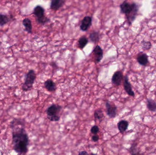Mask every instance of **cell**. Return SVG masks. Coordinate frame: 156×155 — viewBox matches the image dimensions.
Instances as JSON below:
<instances>
[{"label": "cell", "instance_id": "cell-9", "mask_svg": "<svg viewBox=\"0 0 156 155\" xmlns=\"http://www.w3.org/2000/svg\"><path fill=\"white\" fill-rule=\"evenodd\" d=\"M92 18L90 16H85L81 21L80 28L82 31H87L92 25Z\"/></svg>", "mask_w": 156, "mask_h": 155}, {"label": "cell", "instance_id": "cell-20", "mask_svg": "<svg viewBox=\"0 0 156 155\" xmlns=\"http://www.w3.org/2000/svg\"><path fill=\"white\" fill-rule=\"evenodd\" d=\"M95 119L96 120L99 121L101 122L103 120L104 118L103 112L101 109H98L95 111L94 114Z\"/></svg>", "mask_w": 156, "mask_h": 155}, {"label": "cell", "instance_id": "cell-8", "mask_svg": "<svg viewBox=\"0 0 156 155\" xmlns=\"http://www.w3.org/2000/svg\"><path fill=\"white\" fill-rule=\"evenodd\" d=\"M105 107L107 110V114L108 117L111 118H114L116 117L117 107L114 105L111 104L109 102H107L105 103Z\"/></svg>", "mask_w": 156, "mask_h": 155}, {"label": "cell", "instance_id": "cell-14", "mask_svg": "<svg viewBox=\"0 0 156 155\" xmlns=\"http://www.w3.org/2000/svg\"><path fill=\"white\" fill-rule=\"evenodd\" d=\"M137 60L138 63L142 66L147 65V64L148 63V55L146 54L143 53L138 55Z\"/></svg>", "mask_w": 156, "mask_h": 155}, {"label": "cell", "instance_id": "cell-16", "mask_svg": "<svg viewBox=\"0 0 156 155\" xmlns=\"http://www.w3.org/2000/svg\"><path fill=\"white\" fill-rule=\"evenodd\" d=\"M129 151L131 155H144L141 153L138 147V145L136 143L132 144L129 149Z\"/></svg>", "mask_w": 156, "mask_h": 155}, {"label": "cell", "instance_id": "cell-12", "mask_svg": "<svg viewBox=\"0 0 156 155\" xmlns=\"http://www.w3.org/2000/svg\"><path fill=\"white\" fill-rule=\"evenodd\" d=\"M45 88L49 92H55L57 89L56 85L53 80L48 79L44 83Z\"/></svg>", "mask_w": 156, "mask_h": 155}, {"label": "cell", "instance_id": "cell-19", "mask_svg": "<svg viewBox=\"0 0 156 155\" xmlns=\"http://www.w3.org/2000/svg\"><path fill=\"white\" fill-rule=\"evenodd\" d=\"M147 108L149 110L153 112L156 111V102L151 99H147Z\"/></svg>", "mask_w": 156, "mask_h": 155}, {"label": "cell", "instance_id": "cell-25", "mask_svg": "<svg viewBox=\"0 0 156 155\" xmlns=\"http://www.w3.org/2000/svg\"><path fill=\"white\" fill-rule=\"evenodd\" d=\"M78 155H90L88 154V152L85 150H83V151H80Z\"/></svg>", "mask_w": 156, "mask_h": 155}, {"label": "cell", "instance_id": "cell-22", "mask_svg": "<svg viewBox=\"0 0 156 155\" xmlns=\"http://www.w3.org/2000/svg\"><path fill=\"white\" fill-rule=\"evenodd\" d=\"M142 49L143 50H148L151 47V44L150 41H146L143 40L141 43Z\"/></svg>", "mask_w": 156, "mask_h": 155}, {"label": "cell", "instance_id": "cell-15", "mask_svg": "<svg viewBox=\"0 0 156 155\" xmlns=\"http://www.w3.org/2000/svg\"><path fill=\"white\" fill-rule=\"evenodd\" d=\"M129 122L127 121L121 120L118 123V128L120 132L123 133L128 129Z\"/></svg>", "mask_w": 156, "mask_h": 155}, {"label": "cell", "instance_id": "cell-5", "mask_svg": "<svg viewBox=\"0 0 156 155\" xmlns=\"http://www.w3.org/2000/svg\"><path fill=\"white\" fill-rule=\"evenodd\" d=\"M36 79V75L34 70H30L25 76V82L22 86V91L27 92L32 88Z\"/></svg>", "mask_w": 156, "mask_h": 155}, {"label": "cell", "instance_id": "cell-1", "mask_svg": "<svg viewBox=\"0 0 156 155\" xmlns=\"http://www.w3.org/2000/svg\"><path fill=\"white\" fill-rule=\"evenodd\" d=\"M12 129L13 149L18 155H26L28 150V136L24 129V122L22 119L15 118L11 122Z\"/></svg>", "mask_w": 156, "mask_h": 155}, {"label": "cell", "instance_id": "cell-24", "mask_svg": "<svg viewBox=\"0 0 156 155\" xmlns=\"http://www.w3.org/2000/svg\"><path fill=\"white\" fill-rule=\"evenodd\" d=\"M91 139L94 142H97L99 140V136L97 135H93L92 136Z\"/></svg>", "mask_w": 156, "mask_h": 155}, {"label": "cell", "instance_id": "cell-6", "mask_svg": "<svg viewBox=\"0 0 156 155\" xmlns=\"http://www.w3.org/2000/svg\"><path fill=\"white\" fill-rule=\"evenodd\" d=\"M95 61L96 63L101 62L103 58V50L99 45H96L92 51Z\"/></svg>", "mask_w": 156, "mask_h": 155}, {"label": "cell", "instance_id": "cell-7", "mask_svg": "<svg viewBox=\"0 0 156 155\" xmlns=\"http://www.w3.org/2000/svg\"><path fill=\"white\" fill-rule=\"evenodd\" d=\"M124 78L123 74L121 71H117L113 75L111 78V82L115 86H119L121 85Z\"/></svg>", "mask_w": 156, "mask_h": 155}, {"label": "cell", "instance_id": "cell-18", "mask_svg": "<svg viewBox=\"0 0 156 155\" xmlns=\"http://www.w3.org/2000/svg\"><path fill=\"white\" fill-rule=\"evenodd\" d=\"M88 42L89 40L88 38L85 36H83L80 37L78 40V47L81 49H83L88 44Z\"/></svg>", "mask_w": 156, "mask_h": 155}, {"label": "cell", "instance_id": "cell-2", "mask_svg": "<svg viewBox=\"0 0 156 155\" xmlns=\"http://www.w3.org/2000/svg\"><path fill=\"white\" fill-rule=\"evenodd\" d=\"M120 7L121 13L126 15L129 24H132L136 19L138 10V5L135 3L130 4L127 1H124L121 4Z\"/></svg>", "mask_w": 156, "mask_h": 155}, {"label": "cell", "instance_id": "cell-26", "mask_svg": "<svg viewBox=\"0 0 156 155\" xmlns=\"http://www.w3.org/2000/svg\"><path fill=\"white\" fill-rule=\"evenodd\" d=\"M97 155L96 154H94V153H91V155Z\"/></svg>", "mask_w": 156, "mask_h": 155}, {"label": "cell", "instance_id": "cell-4", "mask_svg": "<svg viewBox=\"0 0 156 155\" xmlns=\"http://www.w3.org/2000/svg\"><path fill=\"white\" fill-rule=\"evenodd\" d=\"M33 14L36 17V21L38 24L45 25L49 22L50 19L45 16V9L40 5H37L33 9Z\"/></svg>", "mask_w": 156, "mask_h": 155}, {"label": "cell", "instance_id": "cell-13", "mask_svg": "<svg viewBox=\"0 0 156 155\" xmlns=\"http://www.w3.org/2000/svg\"><path fill=\"white\" fill-rule=\"evenodd\" d=\"M22 25L25 27V31L28 33L31 34L32 33V21L29 19L28 18L24 19L22 21Z\"/></svg>", "mask_w": 156, "mask_h": 155}, {"label": "cell", "instance_id": "cell-11", "mask_svg": "<svg viewBox=\"0 0 156 155\" xmlns=\"http://www.w3.org/2000/svg\"><path fill=\"white\" fill-rule=\"evenodd\" d=\"M65 2V1L64 0H53L50 3V9L57 11L64 6Z\"/></svg>", "mask_w": 156, "mask_h": 155}, {"label": "cell", "instance_id": "cell-17", "mask_svg": "<svg viewBox=\"0 0 156 155\" xmlns=\"http://www.w3.org/2000/svg\"><path fill=\"white\" fill-rule=\"evenodd\" d=\"M89 38L91 42L96 44V43H98V41L100 40V33L97 31H93L90 33Z\"/></svg>", "mask_w": 156, "mask_h": 155}, {"label": "cell", "instance_id": "cell-10", "mask_svg": "<svg viewBox=\"0 0 156 155\" xmlns=\"http://www.w3.org/2000/svg\"><path fill=\"white\" fill-rule=\"evenodd\" d=\"M124 90L126 92L130 95V96H134L135 93L132 90L131 84L129 81L128 76L126 75L124 78V84H123Z\"/></svg>", "mask_w": 156, "mask_h": 155}, {"label": "cell", "instance_id": "cell-3", "mask_svg": "<svg viewBox=\"0 0 156 155\" xmlns=\"http://www.w3.org/2000/svg\"><path fill=\"white\" fill-rule=\"evenodd\" d=\"M62 107L58 104H53L48 108L46 110L47 118L49 121L54 122L59 121L60 119V112Z\"/></svg>", "mask_w": 156, "mask_h": 155}, {"label": "cell", "instance_id": "cell-21", "mask_svg": "<svg viewBox=\"0 0 156 155\" xmlns=\"http://www.w3.org/2000/svg\"><path fill=\"white\" fill-rule=\"evenodd\" d=\"M10 19L7 15L0 14V26H3L9 21Z\"/></svg>", "mask_w": 156, "mask_h": 155}, {"label": "cell", "instance_id": "cell-23", "mask_svg": "<svg viewBox=\"0 0 156 155\" xmlns=\"http://www.w3.org/2000/svg\"><path fill=\"white\" fill-rule=\"evenodd\" d=\"M99 131H100L99 128L96 125L93 126L91 129V133H92L94 135H97Z\"/></svg>", "mask_w": 156, "mask_h": 155}]
</instances>
